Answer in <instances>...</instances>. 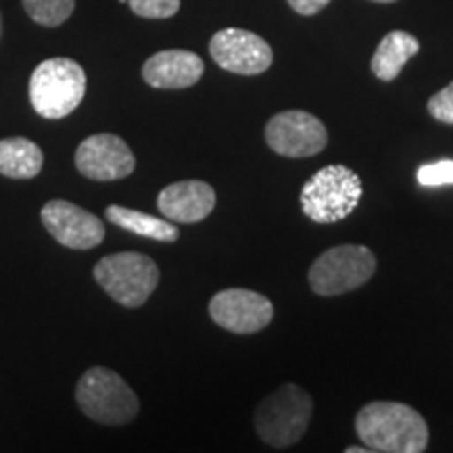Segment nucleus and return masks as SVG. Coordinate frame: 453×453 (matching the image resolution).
I'll return each instance as SVG.
<instances>
[{
    "label": "nucleus",
    "mask_w": 453,
    "mask_h": 453,
    "mask_svg": "<svg viewBox=\"0 0 453 453\" xmlns=\"http://www.w3.org/2000/svg\"><path fill=\"white\" fill-rule=\"evenodd\" d=\"M359 439L370 451L422 453L428 447L426 420L413 407L395 401H373L355 418Z\"/></svg>",
    "instance_id": "f257e3e1"
},
{
    "label": "nucleus",
    "mask_w": 453,
    "mask_h": 453,
    "mask_svg": "<svg viewBox=\"0 0 453 453\" xmlns=\"http://www.w3.org/2000/svg\"><path fill=\"white\" fill-rule=\"evenodd\" d=\"M87 73L78 61L53 57L42 61L30 76V104L38 116L61 120L82 104Z\"/></svg>",
    "instance_id": "f03ea898"
},
{
    "label": "nucleus",
    "mask_w": 453,
    "mask_h": 453,
    "mask_svg": "<svg viewBox=\"0 0 453 453\" xmlns=\"http://www.w3.org/2000/svg\"><path fill=\"white\" fill-rule=\"evenodd\" d=\"M364 187L359 174L342 166L332 164L311 177L300 191L303 212L319 225H332L347 219L359 206Z\"/></svg>",
    "instance_id": "7ed1b4c3"
},
{
    "label": "nucleus",
    "mask_w": 453,
    "mask_h": 453,
    "mask_svg": "<svg viewBox=\"0 0 453 453\" xmlns=\"http://www.w3.org/2000/svg\"><path fill=\"white\" fill-rule=\"evenodd\" d=\"M313 416V399L296 384H283L257 407L254 426L258 437L275 449L296 445Z\"/></svg>",
    "instance_id": "20e7f679"
},
{
    "label": "nucleus",
    "mask_w": 453,
    "mask_h": 453,
    "mask_svg": "<svg viewBox=\"0 0 453 453\" xmlns=\"http://www.w3.org/2000/svg\"><path fill=\"white\" fill-rule=\"evenodd\" d=\"M76 401L84 416L105 426H122L133 422L139 413V396L120 373L107 367H90L82 373L76 387Z\"/></svg>",
    "instance_id": "39448f33"
},
{
    "label": "nucleus",
    "mask_w": 453,
    "mask_h": 453,
    "mask_svg": "<svg viewBox=\"0 0 453 453\" xmlns=\"http://www.w3.org/2000/svg\"><path fill=\"white\" fill-rule=\"evenodd\" d=\"M95 280L105 294L127 309H139L160 283L156 260L141 252H118L95 265Z\"/></svg>",
    "instance_id": "423d86ee"
},
{
    "label": "nucleus",
    "mask_w": 453,
    "mask_h": 453,
    "mask_svg": "<svg viewBox=\"0 0 453 453\" xmlns=\"http://www.w3.org/2000/svg\"><path fill=\"white\" fill-rule=\"evenodd\" d=\"M376 273V257L359 243L330 248L311 265L309 286L319 296H340L367 283Z\"/></svg>",
    "instance_id": "0eeeda50"
},
{
    "label": "nucleus",
    "mask_w": 453,
    "mask_h": 453,
    "mask_svg": "<svg viewBox=\"0 0 453 453\" xmlns=\"http://www.w3.org/2000/svg\"><path fill=\"white\" fill-rule=\"evenodd\" d=\"M265 139L271 150L283 157H311L326 150L327 130L313 113L290 110L271 118Z\"/></svg>",
    "instance_id": "6e6552de"
},
{
    "label": "nucleus",
    "mask_w": 453,
    "mask_h": 453,
    "mask_svg": "<svg viewBox=\"0 0 453 453\" xmlns=\"http://www.w3.org/2000/svg\"><path fill=\"white\" fill-rule=\"evenodd\" d=\"M214 64L237 76H258L273 64V49L258 34L242 27H225L211 41Z\"/></svg>",
    "instance_id": "1a4fd4ad"
},
{
    "label": "nucleus",
    "mask_w": 453,
    "mask_h": 453,
    "mask_svg": "<svg viewBox=\"0 0 453 453\" xmlns=\"http://www.w3.org/2000/svg\"><path fill=\"white\" fill-rule=\"evenodd\" d=\"M212 321L226 332L254 334L265 330L273 321V304L263 294L229 288L212 296L208 304Z\"/></svg>",
    "instance_id": "9d476101"
},
{
    "label": "nucleus",
    "mask_w": 453,
    "mask_h": 453,
    "mask_svg": "<svg viewBox=\"0 0 453 453\" xmlns=\"http://www.w3.org/2000/svg\"><path fill=\"white\" fill-rule=\"evenodd\" d=\"M41 219L44 229L61 246L72 250L97 248L105 237V226L99 217L67 200H50L42 206Z\"/></svg>",
    "instance_id": "9b49d317"
},
{
    "label": "nucleus",
    "mask_w": 453,
    "mask_h": 453,
    "mask_svg": "<svg viewBox=\"0 0 453 453\" xmlns=\"http://www.w3.org/2000/svg\"><path fill=\"white\" fill-rule=\"evenodd\" d=\"M76 168L90 180H120L134 173L137 160L127 141L116 134L99 133L78 145Z\"/></svg>",
    "instance_id": "f8f14e48"
},
{
    "label": "nucleus",
    "mask_w": 453,
    "mask_h": 453,
    "mask_svg": "<svg viewBox=\"0 0 453 453\" xmlns=\"http://www.w3.org/2000/svg\"><path fill=\"white\" fill-rule=\"evenodd\" d=\"M217 206L212 185L203 180H179L164 187L157 196V211L173 223H200L208 219Z\"/></svg>",
    "instance_id": "ddd939ff"
},
{
    "label": "nucleus",
    "mask_w": 453,
    "mask_h": 453,
    "mask_svg": "<svg viewBox=\"0 0 453 453\" xmlns=\"http://www.w3.org/2000/svg\"><path fill=\"white\" fill-rule=\"evenodd\" d=\"M203 76V61L191 50L170 49L151 55L143 64V81L154 88H189Z\"/></svg>",
    "instance_id": "4468645a"
},
{
    "label": "nucleus",
    "mask_w": 453,
    "mask_h": 453,
    "mask_svg": "<svg viewBox=\"0 0 453 453\" xmlns=\"http://www.w3.org/2000/svg\"><path fill=\"white\" fill-rule=\"evenodd\" d=\"M418 50H420V42H418L413 34L403 30L388 32L372 57L373 76L380 78L384 82H393L407 61L413 55H418Z\"/></svg>",
    "instance_id": "2eb2a0df"
},
{
    "label": "nucleus",
    "mask_w": 453,
    "mask_h": 453,
    "mask_svg": "<svg viewBox=\"0 0 453 453\" xmlns=\"http://www.w3.org/2000/svg\"><path fill=\"white\" fill-rule=\"evenodd\" d=\"M44 154L34 141L24 137L0 139V174L27 180L41 174Z\"/></svg>",
    "instance_id": "dca6fc26"
},
{
    "label": "nucleus",
    "mask_w": 453,
    "mask_h": 453,
    "mask_svg": "<svg viewBox=\"0 0 453 453\" xmlns=\"http://www.w3.org/2000/svg\"><path fill=\"white\" fill-rule=\"evenodd\" d=\"M105 219L124 231H130V234L141 237H150V240L164 243H173L179 240V229L173 225V220L151 217V214L133 211V208L107 206Z\"/></svg>",
    "instance_id": "f3484780"
},
{
    "label": "nucleus",
    "mask_w": 453,
    "mask_h": 453,
    "mask_svg": "<svg viewBox=\"0 0 453 453\" xmlns=\"http://www.w3.org/2000/svg\"><path fill=\"white\" fill-rule=\"evenodd\" d=\"M21 4L34 24L42 27H59L76 9V0H21Z\"/></svg>",
    "instance_id": "a211bd4d"
},
{
    "label": "nucleus",
    "mask_w": 453,
    "mask_h": 453,
    "mask_svg": "<svg viewBox=\"0 0 453 453\" xmlns=\"http://www.w3.org/2000/svg\"><path fill=\"white\" fill-rule=\"evenodd\" d=\"M128 7L143 19H168L179 13L180 0H128Z\"/></svg>",
    "instance_id": "6ab92c4d"
},
{
    "label": "nucleus",
    "mask_w": 453,
    "mask_h": 453,
    "mask_svg": "<svg viewBox=\"0 0 453 453\" xmlns=\"http://www.w3.org/2000/svg\"><path fill=\"white\" fill-rule=\"evenodd\" d=\"M418 183L422 187L453 185V162L441 160L434 164H424L418 168Z\"/></svg>",
    "instance_id": "aec40b11"
},
{
    "label": "nucleus",
    "mask_w": 453,
    "mask_h": 453,
    "mask_svg": "<svg viewBox=\"0 0 453 453\" xmlns=\"http://www.w3.org/2000/svg\"><path fill=\"white\" fill-rule=\"evenodd\" d=\"M428 111L434 120L453 127V82L428 99Z\"/></svg>",
    "instance_id": "412c9836"
},
{
    "label": "nucleus",
    "mask_w": 453,
    "mask_h": 453,
    "mask_svg": "<svg viewBox=\"0 0 453 453\" xmlns=\"http://www.w3.org/2000/svg\"><path fill=\"white\" fill-rule=\"evenodd\" d=\"M288 4L296 11L298 15H317L319 11H324L330 0H288Z\"/></svg>",
    "instance_id": "4be33fe9"
},
{
    "label": "nucleus",
    "mask_w": 453,
    "mask_h": 453,
    "mask_svg": "<svg viewBox=\"0 0 453 453\" xmlns=\"http://www.w3.org/2000/svg\"><path fill=\"white\" fill-rule=\"evenodd\" d=\"M347 453H365V451H370L367 449V447H347V449H344Z\"/></svg>",
    "instance_id": "5701e85b"
},
{
    "label": "nucleus",
    "mask_w": 453,
    "mask_h": 453,
    "mask_svg": "<svg viewBox=\"0 0 453 453\" xmlns=\"http://www.w3.org/2000/svg\"><path fill=\"white\" fill-rule=\"evenodd\" d=\"M372 3H382V4H388V3H396V0H372Z\"/></svg>",
    "instance_id": "b1692460"
},
{
    "label": "nucleus",
    "mask_w": 453,
    "mask_h": 453,
    "mask_svg": "<svg viewBox=\"0 0 453 453\" xmlns=\"http://www.w3.org/2000/svg\"><path fill=\"white\" fill-rule=\"evenodd\" d=\"M0 32H3V19H0Z\"/></svg>",
    "instance_id": "393cba45"
}]
</instances>
